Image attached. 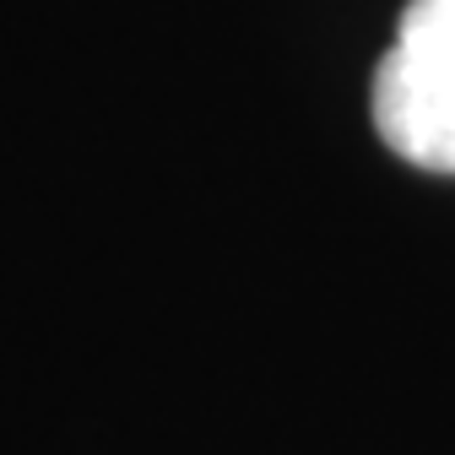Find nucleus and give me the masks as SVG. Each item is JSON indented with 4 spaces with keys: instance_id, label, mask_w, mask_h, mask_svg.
Segmentation results:
<instances>
[{
    "instance_id": "obj_1",
    "label": "nucleus",
    "mask_w": 455,
    "mask_h": 455,
    "mask_svg": "<svg viewBox=\"0 0 455 455\" xmlns=\"http://www.w3.org/2000/svg\"><path fill=\"white\" fill-rule=\"evenodd\" d=\"M379 141L428 174H455V0H412L374 66Z\"/></svg>"
}]
</instances>
